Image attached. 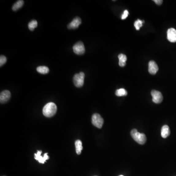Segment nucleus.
<instances>
[{"label": "nucleus", "instance_id": "obj_12", "mask_svg": "<svg viewBox=\"0 0 176 176\" xmlns=\"http://www.w3.org/2000/svg\"><path fill=\"white\" fill-rule=\"evenodd\" d=\"M170 130L168 126L165 125L163 126L161 130V136L164 139L167 138L170 135Z\"/></svg>", "mask_w": 176, "mask_h": 176}, {"label": "nucleus", "instance_id": "obj_16", "mask_svg": "<svg viewBox=\"0 0 176 176\" xmlns=\"http://www.w3.org/2000/svg\"><path fill=\"white\" fill-rule=\"evenodd\" d=\"M36 70L41 74H47L49 72V69L46 66H39L37 68Z\"/></svg>", "mask_w": 176, "mask_h": 176}, {"label": "nucleus", "instance_id": "obj_17", "mask_svg": "<svg viewBox=\"0 0 176 176\" xmlns=\"http://www.w3.org/2000/svg\"><path fill=\"white\" fill-rule=\"evenodd\" d=\"M116 95L117 97H123L127 95V92L123 88H121L116 91Z\"/></svg>", "mask_w": 176, "mask_h": 176}, {"label": "nucleus", "instance_id": "obj_1", "mask_svg": "<svg viewBox=\"0 0 176 176\" xmlns=\"http://www.w3.org/2000/svg\"><path fill=\"white\" fill-rule=\"evenodd\" d=\"M57 112V106L53 102L48 103L44 107L43 113L46 117H51L55 115Z\"/></svg>", "mask_w": 176, "mask_h": 176}, {"label": "nucleus", "instance_id": "obj_22", "mask_svg": "<svg viewBox=\"0 0 176 176\" xmlns=\"http://www.w3.org/2000/svg\"><path fill=\"white\" fill-rule=\"evenodd\" d=\"M153 1L157 5H159H159H162L163 2V1H162V0H154Z\"/></svg>", "mask_w": 176, "mask_h": 176}, {"label": "nucleus", "instance_id": "obj_6", "mask_svg": "<svg viewBox=\"0 0 176 176\" xmlns=\"http://www.w3.org/2000/svg\"><path fill=\"white\" fill-rule=\"evenodd\" d=\"M152 96V100L156 104H159L162 102L163 100V96L162 93L159 91L156 90H153L151 92Z\"/></svg>", "mask_w": 176, "mask_h": 176}, {"label": "nucleus", "instance_id": "obj_19", "mask_svg": "<svg viewBox=\"0 0 176 176\" xmlns=\"http://www.w3.org/2000/svg\"><path fill=\"white\" fill-rule=\"evenodd\" d=\"M144 23V21H141L140 19H138L134 23V25L136 29V30H140V28L142 26V25Z\"/></svg>", "mask_w": 176, "mask_h": 176}, {"label": "nucleus", "instance_id": "obj_9", "mask_svg": "<svg viewBox=\"0 0 176 176\" xmlns=\"http://www.w3.org/2000/svg\"><path fill=\"white\" fill-rule=\"evenodd\" d=\"M81 24V20L79 17H76L74 18L73 20L68 25L69 29H76L78 28Z\"/></svg>", "mask_w": 176, "mask_h": 176}, {"label": "nucleus", "instance_id": "obj_11", "mask_svg": "<svg viewBox=\"0 0 176 176\" xmlns=\"http://www.w3.org/2000/svg\"><path fill=\"white\" fill-rule=\"evenodd\" d=\"M158 70L159 67L157 63L154 61H150L148 64V71L150 74L151 75H155Z\"/></svg>", "mask_w": 176, "mask_h": 176}, {"label": "nucleus", "instance_id": "obj_4", "mask_svg": "<svg viewBox=\"0 0 176 176\" xmlns=\"http://www.w3.org/2000/svg\"><path fill=\"white\" fill-rule=\"evenodd\" d=\"M92 124L97 128H102L103 124L104 123V120L100 115L98 113H94L92 116Z\"/></svg>", "mask_w": 176, "mask_h": 176}, {"label": "nucleus", "instance_id": "obj_20", "mask_svg": "<svg viewBox=\"0 0 176 176\" xmlns=\"http://www.w3.org/2000/svg\"><path fill=\"white\" fill-rule=\"evenodd\" d=\"M6 62V57L4 55H1L0 57V66L2 67Z\"/></svg>", "mask_w": 176, "mask_h": 176}, {"label": "nucleus", "instance_id": "obj_23", "mask_svg": "<svg viewBox=\"0 0 176 176\" xmlns=\"http://www.w3.org/2000/svg\"><path fill=\"white\" fill-rule=\"evenodd\" d=\"M123 176V175H120V176Z\"/></svg>", "mask_w": 176, "mask_h": 176}, {"label": "nucleus", "instance_id": "obj_3", "mask_svg": "<svg viewBox=\"0 0 176 176\" xmlns=\"http://www.w3.org/2000/svg\"><path fill=\"white\" fill-rule=\"evenodd\" d=\"M85 74L84 72H80L74 75L73 81L75 86L78 88L82 87L84 83Z\"/></svg>", "mask_w": 176, "mask_h": 176}, {"label": "nucleus", "instance_id": "obj_7", "mask_svg": "<svg viewBox=\"0 0 176 176\" xmlns=\"http://www.w3.org/2000/svg\"><path fill=\"white\" fill-rule=\"evenodd\" d=\"M42 152L41 151H37V153L34 154V158L36 160H38L40 163H44L46 160L49 159V157L48 155V153L44 154L43 157L41 156Z\"/></svg>", "mask_w": 176, "mask_h": 176}, {"label": "nucleus", "instance_id": "obj_14", "mask_svg": "<svg viewBox=\"0 0 176 176\" xmlns=\"http://www.w3.org/2000/svg\"><path fill=\"white\" fill-rule=\"evenodd\" d=\"M119 59V65L123 67L126 65V62L127 61V57L125 54H120L118 55Z\"/></svg>", "mask_w": 176, "mask_h": 176}, {"label": "nucleus", "instance_id": "obj_13", "mask_svg": "<svg viewBox=\"0 0 176 176\" xmlns=\"http://www.w3.org/2000/svg\"><path fill=\"white\" fill-rule=\"evenodd\" d=\"M75 146L76 153L78 155L81 154V151L83 149L82 141L80 140H76L75 142Z\"/></svg>", "mask_w": 176, "mask_h": 176}, {"label": "nucleus", "instance_id": "obj_15", "mask_svg": "<svg viewBox=\"0 0 176 176\" xmlns=\"http://www.w3.org/2000/svg\"><path fill=\"white\" fill-rule=\"evenodd\" d=\"M24 2L23 0H19L16 2L12 6V10L13 11H17L23 6Z\"/></svg>", "mask_w": 176, "mask_h": 176}, {"label": "nucleus", "instance_id": "obj_5", "mask_svg": "<svg viewBox=\"0 0 176 176\" xmlns=\"http://www.w3.org/2000/svg\"><path fill=\"white\" fill-rule=\"evenodd\" d=\"M73 51L77 55H82L85 52V48L83 43L80 41L76 43L73 47Z\"/></svg>", "mask_w": 176, "mask_h": 176}, {"label": "nucleus", "instance_id": "obj_10", "mask_svg": "<svg viewBox=\"0 0 176 176\" xmlns=\"http://www.w3.org/2000/svg\"><path fill=\"white\" fill-rule=\"evenodd\" d=\"M167 39L170 42H176V30L175 29L170 28L168 29Z\"/></svg>", "mask_w": 176, "mask_h": 176}, {"label": "nucleus", "instance_id": "obj_21", "mask_svg": "<svg viewBox=\"0 0 176 176\" xmlns=\"http://www.w3.org/2000/svg\"><path fill=\"white\" fill-rule=\"evenodd\" d=\"M128 15H129V12L127 10H125L121 16V19H125L126 18L128 17Z\"/></svg>", "mask_w": 176, "mask_h": 176}, {"label": "nucleus", "instance_id": "obj_18", "mask_svg": "<svg viewBox=\"0 0 176 176\" xmlns=\"http://www.w3.org/2000/svg\"><path fill=\"white\" fill-rule=\"evenodd\" d=\"M38 23L37 22V21L36 20H32L28 24V27H29V29H30V30L33 31L35 29V28L37 27Z\"/></svg>", "mask_w": 176, "mask_h": 176}, {"label": "nucleus", "instance_id": "obj_8", "mask_svg": "<svg viewBox=\"0 0 176 176\" xmlns=\"http://www.w3.org/2000/svg\"><path fill=\"white\" fill-rule=\"evenodd\" d=\"M11 97V94L9 90L2 91L0 94V102L1 103L7 102Z\"/></svg>", "mask_w": 176, "mask_h": 176}, {"label": "nucleus", "instance_id": "obj_2", "mask_svg": "<svg viewBox=\"0 0 176 176\" xmlns=\"http://www.w3.org/2000/svg\"><path fill=\"white\" fill-rule=\"evenodd\" d=\"M132 137L140 144H144L146 141V136L145 134L139 133L136 129H134L131 132Z\"/></svg>", "mask_w": 176, "mask_h": 176}]
</instances>
